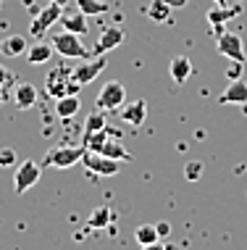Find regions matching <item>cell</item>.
<instances>
[{
	"label": "cell",
	"instance_id": "1",
	"mask_svg": "<svg viewBox=\"0 0 247 250\" xmlns=\"http://www.w3.org/2000/svg\"><path fill=\"white\" fill-rule=\"evenodd\" d=\"M45 87H48V95L50 98H63V95H76L79 90H82V84L74 82V69H69V66H53L48 79H45Z\"/></svg>",
	"mask_w": 247,
	"mask_h": 250
},
{
	"label": "cell",
	"instance_id": "2",
	"mask_svg": "<svg viewBox=\"0 0 247 250\" xmlns=\"http://www.w3.org/2000/svg\"><path fill=\"white\" fill-rule=\"evenodd\" d=\"M50 45H53V50L58 53V56H63V58H90L92 53L84 48V42H82V37L74 35V32H58V35H53L50 37Z\"/></svg>",
	"mask_w": 247,
	"mask_h": 250
},
{
	"label": "cell",
	"instance_id": "3",
	"mask_svg": "<svg viewBox=\"0 0 247 250\" xmlns=\"http://www.w3.org/2000/svg\"><path fill=\"white\" fill-rule=\"evenodd\" d=\"M87 147L84 145H56L53 150H48V155H45L42 166H53V168H69L79 164V161L84 158Z\"/></svg>",
	"mask_w": 247,
	"mask_h": 250
},
{
	"label": "cell",
	"instance_id": "4",
	"mask_svg": "<svg viewBox=\"0 0 247 250\" xmlns=\"http://www.w3.org/2000/svg\"><path fill=\"white\" fill-rule=\"evenodd\" d=\"M216 50L224 58H229L231 63H247V53H245V40L237 32H218L216 35Z\"/></svg>",
	"mask_w": 247,
	"mask_h": 250
},
{
	"label": "cell",
	"instance_id": "5",
	"mask_svg": "<svg viewBox=\"0 0 247 250\" xmlns=\"http://www.w3.org/2000/svg\"><path fill=\"white\" fill-rule=\"evenodd\" d=\"M124 103H126V87L121 82H116V79H111V82H105L100 87L97 100H95V105L100 111H118Z\"/></svg>",
	"mask_w": 247,
	"mask_h": 250
},
{
	"label": "cell",
	"instance_id": "6",
	"mask_svg": "<svg viewBox=\"0 0 247 250\" xmlns=\"http://www.w3.org/2000/svg\"><path fill=\"white\" fill-rule=\"evenodd\" d=\"M39 177H42L39 164H35V161H21V164L16 166V171H13V190H16L19 195L32 190V187L39 182Z\"/></svg>",
	"mask_w": 247,
	"mask_h": 250
},
{
	"label": "cell",
	"instance_id": "7",
	"mask_svg": "<svg viewBox=\"0 0 247 250\" xmlns=\"http://www.w3.org/2000/svg\"><path fill=\"white\" fill-rule=\"evenodd\" d=\"M105 66H108V58L105 56H90V58H82V63L74 69V82L79 84H90L95 82V79L100 77V74L105 71Z\"/></svg>",
	"mask_w": 247,
	"mask_h": 250
},
{
	"label": "cell",
	"instance_id": "8",
	"mask_svg": "<svg viewBox=\"0 0 247 250\" xmlns=\"http://www.w3.org/2000/svg\"><path fill=\"white\" fill-rule=\"evenodd\" d=\"M61 16H63V8H61V5H56V3H50L45 11H37L35 13V19H32V24H29V35L42 37L53 24L61 21Z\"/></svg>",
	"mask_w": 247,
	"mask_h": 250
},
{
	"label": "cell",
	"instance_id": "9",
	"mask_svg": "<svg viewBox=\"0 0 247 250\" xmlns=\"http://www.w3.org/2000/svg\"><path fill=\"white\" fill-rule=\"evenodd\" d=\"M82 164L90 168L92 174H100V177H113V174H118V168H121L116 158L100 155V153H95V150H87L84 158H82Z\"/></svg>",
	"mask_w": 247,
	"mask_h": 250
},
{
	"label": "cell",
	"instance_id": "10",
	"mask_svg": "<svg viewBox=\"0 0 247 250\" xmlns=\"http://www.w3.org/2000/svg\"><path fill=\"white\" fill-rule=\"evenodd\" d=\"M124 37H126V32L121 29V26H105L103 29V35L97 37V42L92 45V56H105L108 50L113 48H118V45L124 42Z\"/></svg>",
	"mask_w": 247,
	"mask_h": 250
},
{
	"label": "cell",
	"instance_id": "11",
	"mask_svg": "<svg viewBox=\"0 0 247 250\" xmlns=\"http://www.w3.org/2000/svg\"><path fill=\"white\" fill-rule=\"evenodd\" d=\"M221 105H247V82L245 79H231L229 87L218 95Z\"/></svg>",
	"mask_w": 247,
	"mask_h": 250
},
{
	"label": "cell",
	"instance_id": "12",
	"mask_svg": "<svg viewBox=\"0 0 247 250\" xmlns=\"http://www.w3.org/2000/svg\"><path fill=\"white\" fill-rule=\"evenodd\" d=\"M239 13H242L239 5H234V8H229V5H216V8H210L208 13H205V19L213 24V29H216V35H218V32H224V24L231 21V19L239 16Z\"/></svg>",
	"mask_w": 247,
	"mask_h": 250
},
{
	"label": "cell",
	"instance_id": "13",
	"mask_svg": "<svg viewBox=\"0 0 247 250\" xmlns=\"http://www.w3.org/2000/svg\"><path fill=\"white\" fill-rule=\"evenodd\" d=\"M121 119L132 126H142L148 119V103L145 100H132V103L121 105Z\"/></svg>",
	"mask_w": 247,
	"mask_h": 250
},
{
	"label": "cell",
	"instance_id": "14",
	"mask_svg": "<svg viewBox=\"0 0 247 250\" xmlns=\"http://www.w3.org/2000/svg\"><path fill=\"white\" fill-rule=\"evenodd\" d=\"M13 103H16V108H21V111H29L37 103V87L29 82H19L16 90H13Z\"/></svg>",
	"mask_w": 247,
	"mask_h": 250
},
{
	"label": "cell",
	"instance_id": "15",
	"mask_svg": "<svg viewBox=\"0 0 247 250\" xmlns=\"http://www.w3.org/2000/svg\"><path fill=\"white\" fill-rule=\"evenodd\" d=\"M26 50H29V42H26L24 35H8L0 42V53H3L5 58H19L21 53L26 56Z\"/></svg>",
	"mask_w": 247,
	"mask_h": 250
},
{
	"label": "cell",
	"instance_id": "16",
	"mask_svg": "<svg viewBox=\"0 0 247 250\" xmlns=\"http://www.w3.org/2000/svg\"><path fill=\"white\" fill-rule=\"evenodd\" d=\"M79 108H82V100L76 95H63L56 100V116L61 121H71L79 113Z\"/></svg>",
	"mask_w": 247,
	"mask_h": 250
},
{
	"label": "cell",
	"instance_id": "17",
	"mask_svg": "<svg viewBox=\"0 0 247 250\" xmlns=\"http://www.w3.org/2000/svg\"><path fill=\"white\" fill-rule=\"evenodd\" d=\"M169 71H171V79H173V82H176V84H184L187 79L192 77V61L187 58V56H176V58H171Z\"/></svg>",
	"mask_w": 247,
	"mask_h": 250
},
{
	"label": "cell",
	"instance_id": "18",
	"mask_svg": "<svg viewBox=\"0 0 247 250\" xmlns=\"http://www.w3.org/2000/svg\"><path fill=\"white\" fill-rule=\"evenodd\" d=\"M53 45L50 42H35V45H29V50H26V63H32V66H39V63H48V61L53 58Z\"/></svg>",
	"mask_w": 247,
	"mask_h": 250
},
{
	"label": "cell",
	"instance_id": "19",
	"mask_svg": "<svg viewBox=\"0 0 247 250\" xmlns=\"http://www.w3.org/2000/svg\"><path fill=\"white\" fill-rule=\"evenodd\" d=\"M61 24L66 32H74V35H87V16L82 11H71V13H63L61 16Z\"/></svg>",
	"mask_w": 247,
	"mask_h": 250
},
{
	"label": "cell",
	"instance_id": "20",
	"mask_svg": "<svg viewBox=\"0 0 247 250\" xmlns=\"http://www.w3.org/2000/svg\"><path fill=\"white\" fill-rule=\"evenodd\" d=\"M113 221V211L111 206H97L95 211H92L90 216H87V227L90 229H105Z\"/></svg>",
	"mask_w": 247,
	"mask_h": 250
},
{
	"label": "cell",
	"instance_id": "21",
	"mask_svg": "<svg viewBox=\"0 0 247 250\" xmlns=\"http://www.w3.org/2000/svg\"><path fill=\"white\" fill-rule=\"evenodd\" d=\"M16 84H19V79L13 77V71H8L5 66H0V103H3L8 95H13Z\"/></svg>",
	"mask_w": 247,
	"mask_h": 250
},
{
	"label": "cell",
	"instance_id": "22",
	"mask_svg": "<svg viewBox=\"0 0 247 250\" xmlns=\"http://www.w3.org/2000/svg\"><path fill=\"white\" fill-rule=\"evenodd\" d=\"M148 16L152 19V21H169V16H171V5L166 3V0H152V3L148 5Z\"/></svg>",
	"mask_w": 247,
	"mask_h": 250
},
{
	"label": "cell",
	"instance_id": "23",
	"mask_svg": "<svg viewBox=\"0 0 247 250\" xmlns=\"http://www.w3.org/2000/svg\"><path fill=\"white\" fill-rule=\"evenodd\" d=\"M105 126H108V119H105V113L100 111V108H95V111L87 116V121H84V134L100 132V129H105Z\"/></svg>",
	"mask_w": 247,
	"mask_h": 250
},
{
	"label": "cell",
	"instance_id": "24",
	"mask_svg": "<svg viewBox=\"0 0 247 250\" xmlns=\"http://www.w3.org/2000/svg\"><path fill=\"white\" fill-rule=\"evenodd\" d=\"M76 8L84 16H100V13L108 11V3H103V0H76Z\"/></svg>",
	"mask_w": 247,
	"mask_h": 250
},
{
	"label": "cell",
	"instance_id": "25",
	"mask_svg": "<svg viewBox=\"0 0 247 250\" xmlns=\"http://www.w3.org/2000/svg\"><path fill=\"white\" fill-rule=\"evenodd\" d=\"M134 240L139 245H150V242H158L161 237H158V232H155V224H142V227L134 229Z\"/></svg>",
	"mask_w": 247,
	"mask_h": 250
},
{
	"label": "cell",
	"instance_id": "26",
	"mask_svg": "<svg viewBox=\"0 0 247 250\" xmlns=\"http://www.w3.org/2000/svg\"><path fill=\"white\" fill-rule=\"evenodd\" d=\"M11 166H19V155L13 147H3L0 150V168H11Z\"/></svg>",
	"mask_w": 247,
	"mask_h": 250
},
{
	"label": "cell",
	"instance_id": "27",
	"mask_svg": "<svg viewBox=\"0 0 247 250\" xmlns=\"http://www.w3.org/2000/svg\"><path fill=\"white\" fill-rule=\"evenodd\" d=\"M184 177L190 179V182H197L200 177H203V164H200V161H187V166H184Z\"/></svg>",
	"mask_w": 247,
	"mask_h": 250
},
{
	"label": "cell",
	"instance_id": "28",
	"mask_svg": "<svg viewBox=\"0 0 247 250\" xmlns=\"http://www.w3.org/2000/svg\"><path fill=\"white\" fill-rule=\"evenodd\" d=\"M155 232H158V237H161V240H166L171 234V224H169V221H155Z\"/></svg>",
	"mask_w": 247,
	"mask_h": 250
},
{
	"label": "cell",
	"instance_id": "29",
	"mask_svg": "<svg viewBox=\"0 0 247 250\" xmlns=\"http://www.w3.org/2000/svg\"><path fill=\"white\" fill-rule=\"evenodd\" d=\"M242 66L245 63H234V69H229V79H242L239 74H242Z\"/></svg>",
	"mask_w": 247,
	"mask_h": 250
},
{
	"label": "cell",
	"instance_id": "30",
	"mask_svg": "<svg viewBox=\"0 0 247 250\" xmlns=\"http://www.w3.org/2000/svg\"><path fill=\"white\" fill-rule=\"evenodd\" d=\"M142 250H166V245L163 240H158V242H150V245H142Z\"/></svg>",
	"mask_w": 247,
	"mask_h": 250
},
{
	"label": "cell",
	"instance_id": "31",
	"mask_svg": "<svg viewBox=\"0 0 247 250\" xmlns=\"http://www.w3.org/2000/svg\"><path fill=\"white\" fill-rule=\"evenodd\" d=\"M166 3H169L171 8H184V5L190 3V0H166Z\"/></svg>",
	"mask_w": 247,
	"mask_h": 250
},
{
	"label": "cell",
	"instance_id": "32",
	"mask_svg": "<svg viewBox=\"0 0 247 250\" xmlns=\"http://www.w3.org/2000/svg\"><path fill=\"white\" fill-rule=\"evenodd\" d=\"M50 3H56V5H61V8H66V3H69V0H50Z\"/></svg>",
	"mask_w": 247,
	"mask_h": 250
},
{
	"label": "cell",
	"instance_id": "33",
	"mask_svg": "<svg viewBox=\"0 0 247 250\" xmlns=\"http://www.w3.org/2000/svg\"><path fill=\"white\" fill-rule=\"evenodd\" d=\"M216 5H229V0H213Z\"/></svg>",
	"mask_w": 247,
	"mask_h": 250
},
{
	"label": "cell",
	"instance_id": "34",
	"mask_svg": "<svg viewBox=\"0 0 247 250\" xmlns=\"http://www.w3.org/2000/svg\"><path fill=\"white\" fill-rule=\"evenodd\" d=\"M24 5H29V8H32V0H24Z\"/></svg>",
	"mask_w": 247,
	"mask_h": 250
},
{
	"label": "cell",
	"instance_id": "35",
	"mask_svg": "<svg viewBox=\"0 0 247 250\" xmlns=\"http://www.w3.org/2000/svg\"><path fill=\"white\" fill-rule=\"evenodd\" d=\"M0 3H3V0H0Z\"/></svg>",
	"mask_w": 247,
	"mask_h": 250
}]
</instances>
